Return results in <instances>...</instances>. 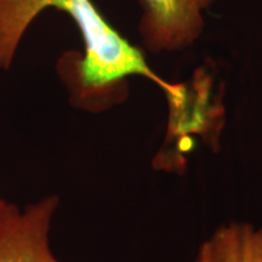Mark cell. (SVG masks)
<instances>
[{
    "label": "cell",
    "instance_id": "3",
    "mask_svg": "<svg viewBox=\"0 0 262 262\" xmlns=\"http://www.w3.org/2000/svg\"><path fill=\"white\" fill-rule=\"evenodd\" d=\"M214 0H140L139 32L150 52L180 51L198 40Z\"/></svg>",
    "mask_w": 262,
    "mask_h": 262
},
{
    "label": "cell",
    "instance_id": "1",
    "mask_svg": "<svg viewBox=\"0 0 262 262\" xmlns=\"http://www.w3.org/2000/svg\"><path fill=\"white\" fill-rule=\"evenodd\" d=\"M48 8L70 16L83 40V51H66L56 72L77 110L101 113L125 102L129 78H146L164 95L173 94L179 83H170L147 63L134 47L101 14L91 0H0V71H9L35 18Z\"/></svg>",
    "mask_w": 262,
    "mask_h": 262
},
{
    "label": "cell",
    "instance_id": "2",
    "mask_svg": "<svg viewBox=\"0 0 262 262\" xmlns=\"http://www.w3.org/2000/svg\"><path fill=\"white\" fill-rule=\"evenodd\" d=\"M57 195H45L24 209L9 203L0 215V262H62L51 249Z\"/></svg>",
    "mask_w": 262,
    "mask_h": 262
},
{
    "label": "cell",
    "instance_id": "4",
    "mask_svg": "<svg viewBox=\"0 0 262 262\" xmlns=\"http://www.w3.org/2000/svg\"><path fill=\"white\" fill-rule=\"evenodd\" d=\"M193 262H262V226H220L199 245Z\"/></svg>",
    "mask_w": 262,
    "mask_h": 262
},
{
    "label": "cell",
    "instance_id": "5",
    "mask_svg": "<svg viewBox=\"0 0 262 262\" xmlns=\"http://www.w3.org/2000/svg\"><path fill=\"white\" fill-rule=\"evenodd\" d=\"M8 204H9L8 202H5L4 199L0 198V215L3 214V211L5 210V208H6V206H8Z\"/></svg>",
    "mask_w": 262,
    "mask_h": 262
}]
</instances>
